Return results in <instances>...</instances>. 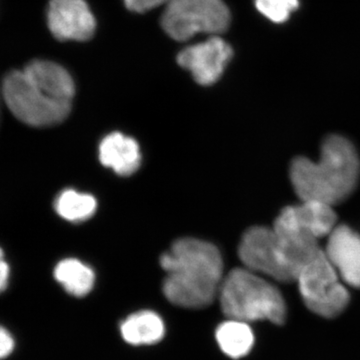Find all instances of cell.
<instances>
[{"mask_svg":"<svg viewBox=\"0 0 360 360\" xmlns=\"http://www.w3.org/2000/svg\"><path fill=\"white\" fill-rule=\"evenodd\" d=\"M2 91L18 120L33 127H47L63 122L70 115L75 87L65 68L37 59L23 70L9 72Z\"/></svg>","mask_w":360,"mask_h":360,"instance_id":"1","label":"cell"},{"mask_svg":"<svg viewBox=\"0 0 360 360\" xmlns=\"http://www.w3.org/2000/svg\"><path fill=\"white\" fill-rule=\"evenodd\" d=\"M160 264L167 272L162 290L176 307L201 309L219 296L224 281V262L212 243L195 238L175 241L163 253Z\"/></svg>","mask_w":360,"mask_h":360,"instance_id":"2","label":"cell"},{"mask_svg":"<svg viewBox=\"0 0 360 360\" xmlns=\"http://www.w3.org/2000/svg\"><path fill=\"white\" fill-rule=\"evenodd\" d=\"M360 160L354 144L340 135L324 141L319 161L297 158L290 167V179L302 200L335 205L347 200L357 186Z\"/></svg>","mask_w":360,"mask_h":360,"instance_id":"3","label":"cell"},{"mask_svg":"<svg viewBox=\"0 0 360 360\" xmlns=\"http://www.w3.org/2000/svg\"><path fill=\"white\" fill-rule=\"evenodd\" d=\"M220 307L225 316L245 322L269 321L283 324L286 305L283 295L264 276L246 269L231 270L220 286Z\"/></svg>","mask_w":360,"mask_h":360,"instance_id":"4","label":"cell"},{"mask_svg":"<svg viewBox=\"0 0 360 360\" xmlns=\"http://www.w3.org/2000/svg\"><path fill=\"white\" fill-rule=\"evenodd\" d=\"M229 22L231 13L222 0H170L161 18L163 30L176 41L201 33L219 35Z\"/></svg>","mask_w":360,"mask_h":360,"instance_id":"5","label":"cell"},{"mask_svg":"<svg viewBox=\"0 0 360 360\" xmlns=\"http://www.w3.org/2000/svg\"><path fill=\"white\" fill-rule=\"evenodd\" d=\"M296 281L303 302L314 314L333 319L347 309L349 293L323 251L303 267Z\"/></svg>","mask_w":360,"mask_h":360,"instance_id":"6","label":"cell"},{"mask_svg":"<svg viewBox=\"0 0 360 360\" xmlns=\"http://www.w3.org/2000/svg\"><path fill=\"white\" fill-rule=\"evenodd\" d=\"M238 255L246 269L281 283H291L274 229L251 227L243 234Z\"/></svg>","mask_w":360,"mask_h":360,"instance_id":"7","label":"cell"},{"mask_svg":"<svg viewBox=\"0 0 360 360\" xmlns=\"http://www.w3.org/2000/svg\"><path fill=\"white\" fill-rule=\"evenodd\" d=\"M231 56V45L221 37L212 35L205 41L180 51L177 63L191 73L198 84L212 85L221 77Z\"/></svg>","mask_w":360,"mask_h":360,"instance_id":"8","label":"cell"},{"mask_svg":"<svg viewBox=\"0 0 360 360\" xmlns=\"http://www.w3.org/2000/svg\"><path fill=\"white\" fill-rule=\"evenodd\" d=\"M47 25L60 41H86L96 32V21L84 0H51Z\"/></svg>","mask_w":360,"mask_h":360,"instance_id":"9","label":"cell"},{"mask_svg":"<svg viewBox=\"0 0 360 360\" xmlns=\"http://www.w3.org/2000/svg\"><path fill=\"white\" fill-rule=\"evenodd\" d=\"M324 252V251H323ZM326 258L343 283L360 288V236L354 229L340 225L329 233Z\"/></svg>","mask_w":360,"mask_h":360,"instance_id":"10","label":"cell"},{"mask_svg":"<svg viewBox=\"0 0 360 360\" xmlns=\"http://www.w3.org/2000/svg\"><path fill=\"white\" fill-rule=\"evenodd\" d=\"M276 220L319 239L335 229L336 214L333 205L315 200L284 208Z\"/></svg>","mask_w":360,"mask_h":360,"instance_id":"11","label":"cell"},{"mask_svg":"<svg viewBox=\"0 0 360 360\" xmlns=\"http://www.w3.org/2000/svg\"><path fill=\"white\" fill-rule=\"evenodd\" d=\"M99 160L104 167L115 170V174L129 176L141 165V150L134 139L120 132H113L101 141Z\"/></svg>","mask_w":360,"mask_h":360,"instance_id":"12","label":"cell"},{"mask_svg":"<svg viewBox=\"0 0 360 360\" xmlns=\"http://www.w3.org/2000/svg\"><path fill=\"white\" fill-rule=\"evenodd\" d=\"M123 340L132 345H149L160 342L165 335V324L153 311H139L122 322Z\"/></svg>","mask_w":360,"mask_h":360,"instance_id":"13","label":"cell"},{"mask_svg":"<svg viewBox=\"0 0 360 360\" xmlns=\"http://www.w3.org/2000/svg\"><path fill=\"white\" fill-rule=\"evenodd\" d=\"M215 338L222 352L234 359L250 354L255 343V335L248 322L234 319L220 324Z\"/></svg>","mask_w":360,"mask_h":360,"instance_id":"14","label":"cell"},{"mask_svg":"<svg viewBox=\"0 0 360 360\" xmlns=\"http://www.w3.org/2000/svg\"><path fill=\"white\" fill-rule=\"evenodd\" d=\"M54 276L70 295L77 297L89 295L96 281L94 270L73 258L59 262Z\"/></svg>","mask_w":360,"mask_h":360,"instance_id":"15","label":"cell"},{"mask_svg":"<svg viewBox=\"0 0 360 360\" xmlns=\"http://www.w3.org/2000/svg\"><path fill=\"white\" fill-rule=\"evenodd\" d=\"M96 200L89 194L65 191L56 200V212L61 217L70 221H82L89 219L96 210Z\"/></svg>","mask_w":360,"mask_h":360,"instance_id":"16","label":"cell"},{"mask_svg":"<svg viewBox=\"0 0 360 360\" xmlns=\"http://www.w3.org/2000/svg\"><path fill=\"white\" fill-rule=\"evenodd\" d=\"M255 6L269 20L281 23L297 8L298 0H255Z\"/></svg>","mask_w":360,"mask_h":360,"instance_id":"17","label":"cell"},{"mask_svg":"<svg viewBox=\"0 0 360 360\" xmlns=\"http://www.w3.org/2000/svg\"><path fill=\"white\" fill-rule=\"evenodd\" d=\"M125 6L134 13H143L156 7L167 4L170 0H123Z\"/></svg>","mask_w":360,"mask_h":360,"instance_id":"18","label":"cell"},{"mask_svg":"<svg viewBox=\"0 0 360 360\" xmlns=\"http://www.w3.org/2000/svg\"><path fill=\"white\" fill-rule=\"evenodd\" d=\"M14 349L13 335L0 326V359H6Z\"/></svg>","mask_w":360,"mask_h":360,"instance_id":"19","label":"cell"},{"mask_svg":"<svg viewBox=\"0 0 360 360\" xmlns=\"http://www.w3.org/2000/svg\"><path fill=\"white\" fill-rule=\"evenodd\" d=\"M9 269L6 260H4V253L0 250V291L6 290L7 283H8Z\"/></svg>","mask_w":360,"mask_h":360,"instance_id":"20","label":"cell"}]
</instances>
